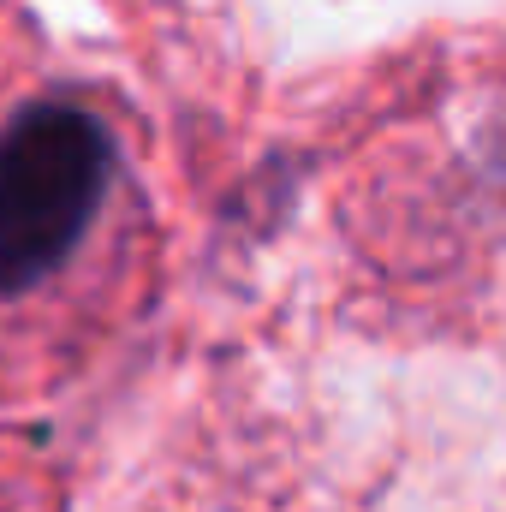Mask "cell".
Instances as JSON below:
<instances>
[{
	"label": "cell",
	"instance_id": "cell-1",
	"mask_svg": "<svg viewBox=\"0 0 506 512\" xmlns=\"http://www.w3.org/2000/svg\"><path fill=\"white\" fill-rule=\"evenodd\" d=\"M114 179V137L72 102H42L0 137V292L48 280Z\"/></svg>",
	"mask_w": 506,
	"mask_h": 512
}]
</instances>
